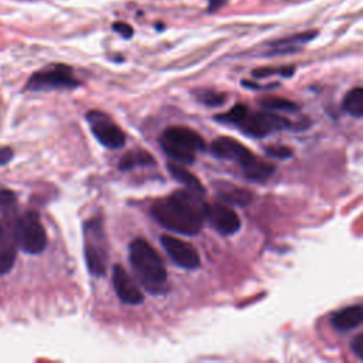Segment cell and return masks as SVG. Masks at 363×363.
Listing matches in <instances>:
<instances>
[{
	"label": "cell",
	"instance_id": "ba28073f",
	"mask_svg": "<svg viewBox=\"0 0 363 363\" xmlns=\"http://www.w3.org/2000/svg\"><path fill=\"white\" fill-rule=\"evenodd\" d=\"M294 124L286 116H281L274 114L273 111H261L246 116L238 128L243 131L246 135L251 138H266L270 134L284 131V129H294Z\"/></svg>",
	"mask_w": 363,
	"mask_h": 363
},
{
	"label": "cell",
	"instance_id": "5bb4252c",
	"mask_svg": "<svg viewBox=\"0 0 363 363\" xmlns=\"http://www.w3.org/2000/svg\"><path fill=\"white\" fill-rule=\"evenodd\" d=\"M214 186L217 188L218 197L223 200L225 203L231 205V206L245 208V206H249L254 199L250 190L234 186V185H229L226 184V182H218V184H216Z\"/></svg>",
	"mask_w": 363,
	"mask_h": 363
},
{
	"label": "cell",
	"instance_id": "484cf974",
	"mask_svg": "<svg viewBox=\"0 0 363 363\" xmlns=\"http://www.w3.org/2000/svg\"><path fill=\"white\" fill-rule=\"evenodd\" d=\"M351 349L359 360H363V334H359L353 338L352 344H351Z\"/></svg>",
	"mask_w": 363,
	"mask_h": 363
},
{
	"label": "cell",
	"instance_id": "5b68a950",
	"mask_svg": "<svg viewBox=\"0 0 363 363\" xmlns=\"http://www.w3.org/2000/svg\"><path fill=\"white\" fill-rule=\"evenodd\" d=\"M84 254L90 274L104 277L108 264V245L101 217L88 220L84 225Z\"/></svg>",
	"mask_w": 363,
	"mask_h": 363
},
{
	"label": "cell",
	"instance_id": "9a60e30c",
	"mask_svg": "<svg viewBox=\"0 0 363 363\" xmlns=\"http://www.w3.org/2000/svg\"><path fill=\"white\" fill-rule=\"evenodd\" d=\"M16 253H17V243L13 227L8 231L2 230L0 234V275L8 274L16 261Z\"/></svg>",
	"mask_w": 363,
	"mask_h": 363
},
{
	"label": "cell",
	"instance_id": "d6986e66",
	"mask_svg": "<svg viewBox=\"0 0 363 363\" xmlns=\"http://www.w3.org/2000/svg\"><path fill=\"white\" fill-rule=\"evenodd\" d=\"M260 105L267 111H284V112H295L299 110V105L294 101L281 98V97H266L260 99Z\"/></svg>",
	"mask_w": 363,
	"mask_h": 363
},
{
	"label": "cell",
	"instance_id": "44dd1931",
	"mask_svg": "<svg viewBox=\"0 0 363 363\" xmlns=\"http://www.w3.org/2000/svg\"><path fill=\"white\" fill-rule=\"evenodd\" d=\"M249 107L245 105V104H237L234 105L229 112L226 114H221V115H217L214 119L218 121V123L225 124V125H236V127H240L241 124H243V121L246 119V116L249 115Z\"/></svg>",
	"mask_w": 363,
	"mask_h": 363
},
{
	"label": "cell",
	"instance_id": "cb8c5ba5",
	"mask_svg": "<svg viewBox=\"0 0 363 363\" xmlns=\"http://www.w3.org/2000/svg\"><path fill=\"white\" fill-rule=\"evenodd\" d=\"M266 153L270 158H275V159H279V160H286V159H290L294 155V151L290 147L273 145V147H267L266 148Z\"/></svg>",
	"mask_w": 363,
	"mask_h": 363
},
{
	"label": "cell",
	"instance_id": "3957f363",
	"mask_svg": "<svg viewBox=\"0 0 363 363\" xmlns=\"http://www.w3.org/2000/svg\"><path fill=\"white\" fill-rule=\"evenodd\" d=\"M210 151L218 159L230 160L240 165L246 179L253 182H266L275 171L271 164L260 160L243 144L229 136H220L213 140Z\"/></svg>",
	"mask_w": 363,
	"mask_h": 363
},
{
	"label": "cell",
	"instance_id": "7402d4cb",
	"mask_svg": "<svg viewBox=\"0 0 363 363\" xmlns=\"http://www.w3.org/2000/svg\"><path fill=\"white\" fill-rule=\"evenodd\" d=\"M196 98L199 99V103L205 104L208 107H221L226 103L227 97L213 90H200L196 91Z\"/></svg>",
	"mask_w": 363,
	"mask_h": 363
},
{
	"label": "cell",
	"instance_id": "4fadbf2b",
	"mask_svg": "<svg viewBox=\"0 0 363 363\" xmlns=\"http://www.w3.org/2000/svg\"><path fill=\"white\" fill-rule=\"evenodd\" d=\"M316 36H318V32L311 30V32H302L298 34H292L290 37L275 40V42L268 43V50L264 54L267 57H273V55H287V54L299 53L302 49H304V46L312 42Z\"/></svg>",
	"mask_w": 363,
	"mask_h": 363
},
{
	"label": "cell",
	"instance_id": "7c38bea8",
	"mask_svg": "<svg viewBox=\"0 0 363 363\" xmlns=\"http://www.w3.org/2000/svg\"><path fill=\"white\" fill-rule=\"evenodd\" d=\"M112 284L118 298L127 305H139L144 302V294L135 284V281L125 271L123 266H114L112 268Z\"/></svg>",
	"mask_w": 363,
	"mask_h": 363
},
{
	"label": "cell",
	"instance_id": "6da1fadb",
	"mask_svg": "<svg viewBox=\"0 0 363 363\" xmlns=\"http://www.w3.org/2000/svg\"><path fill=\"white\" fill-rule=\"evenodd\" d=\"M203 197L189 189L177 190L156 200L151 208V214L160 226L171 231L195 236L205 223Z\"/></svg>",
	"mask_w": 363,
	"mask_h": 363
},
{
	"label": "cell",
	"instance_id": "f1b7e54d",
	"mask_svg": "<svg viewBox=\"0 0 363 363\" xmlns=\"http://www.w3.org/2000/svg\"><path fill=\"white\" fill-rule=\"evenodd\" d=\"M229 0H208L209 3V12H217L218 9L223 8Z\"/></svg>",
	"mask_w": 363,
	"mask_h": 363
},
{
	"label": "cell",
	"instance_id": "8fae6325",
	"mask_svg": "<svg viewBox=\"0 0 363 363\" xmlns=\"http://www.w3.org/2000/svg\"><path fill=\"white\" fill-rule=\"evenodd\" d=\"M205 220L221 236H233L241 227L238 214L225 203L205 205Z\"/></svg>",
	"mask_w": 363,
	"mask_h": 363
},
{
	"label": "cell",
	"instance_id": "ffe728a7",
	"mask_svg": "<svg viewBox=\"0 0 363 363\" xmlns=\"http://www.w3.org/2000/svg\"><path fill=\"white\" fill-rule=\"evenodd\" d=\"M344 110L355 118L363 116V90L356 87L351 90L344 99Z\"/></svg>",
	"mask_w": 363,
	"mask_h": 363
},
{
	"label": "cell",
	"instance_id": "4316f807",
	"mask_svg": "<svg viewBox=\"0 0 363 363\" xmlns=\"http://www.w3.org/2000/svg\"><path fill=\"white\" fill-rule=\"evenodd\" d=\"M14 200H16V196L12 190H0V206L10 205Z\"/></svg>",
	"mask_w": 363,
	"mask_h": 363
},
{
	"label": "cell",
	"instance_id": "30bf717a",
	"mask_svg": "<svg viewBox=\"0 0 363 363\" xmlns=\"http://www.w3.org/2000/svg\"><path fill=\"white\" fill-rule=\"evenodd\" d=\"M160 243H162L166 254L177 267L185 270L199 268L200 255L197 250L190 243H188V241L165 234L160 237Z\"/></svg>",
	"mask_w": 363,
	"mask_h": 363
},
{
	"label": "cell",
	"instance_id": "277c9868",
	"mask_svg": "<svg viewBox=\"0 0 363 363\" xmlns=\"http://www.w3.org/2000/svg\"><path fill=\"white\" fill-rule=\"evenodd\" d=\"M162 151L180 165H192L196 152H203L206 144L196 131L185 127H171L159 139Z\"/></svg>",
	"mask_w": 363,
	"mask_h": 363
},
{
	"label": "cell",
	"instance_id": "f546056e",
	"mask_svg": "<svg viewBox=\"0 0 363 363\" xmlns=\"http://www.w3.org/2000/svg\"><path fill=\"white\" fill-rule=\"evenodd\" d=\"M2 230H3V227H2V225H0V234H2Z\"/></svg>",
	"mask_w": 363,
	"mask_h": 363
},
{
	"label": "cell",
	"instance_id": "8992f818",
	"mask_svg": "<svg viewBox=\"0 0 363 363\" xmlns=\"http://www.w3.org/2000/svg\"><path fill=\"white\" fill-rule=\"evenodd\" d=\"M17 247L27 254L43 253L47 246V234L40 221V217L34 212H27L20 217L13 227Z\"/></svg>",
	"mask_w": 363,
	"mask_h": 363
},
{
	"label": "cell",
	"instance_id": "7a4b0ae2",
	"mask_svg": "<svg viewBox=\"0 0 363 363\" xmlns=\"http://www.w3.org/2000/svg\"><path fill=\"white\" fill-rule=\"evenodd\" d=\"M129 263L135 277L151 294H160L168 282V273L158 251L144 238H135L129 246Z\"/></svg>",
	"mask_w": 363,
	"mask_h": 363
},
{
	"label": "cell",
	"instance_id": "ac0fdd59",
	"mask_svg": "<svg viewBox=\"0 0 363 363\" xmlns=\"http://www.w3.org/2000/svg\"><path fill=\"white\" fill-rule=\"evenodd\" d=\"M153 165H156V160L149 152L144 149H134V151L127 152L123 158H121L118 166L123 172H127L135 168H140V166L145 168V166H153Z\"/></svg>",
	"mask_w": 363,
	"mask_h": 363
},
{
	"label": "cell",
	"instance_id": "9c48e42d",
	"mask_svg": "<svg viewBox=\"0 0 363 363\" xmlns=\"http://www.w3.org/2000/svg\"><path fill=\"white\" fill-rule=\"evenodd\" d=\"M87 121L92 135L101 145H104L108 149H119L125 145L127 136L124 131L107 114L90 111L87 114Z\"/></svg>",
	"mask_w": 363,
	"mask_h": 363
},
{
	"label": "cell",
	"instance_id": "e0dca14e",
	"mask_svg": "<svg viewBox=\"0 0 363 363\" xmlns=\"http://www.w3.org/2000/svg\"><path fill=\"white\" fill-rule=\"evenodd\" d=\"M168 171L177 182H180L182 185H185L186 189H189V190H192L200 196L206 195V189L203 185H201V182L193 173H190L184 165L169 164Z\"/></svg>",
	"mask_w": 363,
	"mask_h": 363
},
{
	"label": "cell",
	"instance_id": "2e32d148",
	"mask_svg": "<svg viewBox=\"0 0 363 363\" xmlns=\"http://www.w3.org/2000/svg\"><path fill=\"white\" fill-rule=\"evenodd\" d=\"M363 321V308L362 305H351L340 310L332 315V327L338 331L348 332L358 328Z\"/></svg>",
	"mask_w": 363,
	"mask_h": 363
},
{
	"label": "cell",
	"instance_id": "83f0119b",
	"mask_svg": "<svg viewBox=\"0 0 363 363\" xmlns=\"http://www.w3.org/2000/svg\"><path fill=\"white\" fill-rule=\"evenodd\" d=\"M13 158V152L9 148H0V166L9 164Z\"/></svg>",
	"mask_w": 363,
	"mask_h": 363
},
{
	"label": "cell",
	"instance_id": "603a6c76",
	"mask_svg": "<svg viewBox=\"0 0 363 363\" xmlns=\"http://www.w3.org/2000/svg\"><path fill=\"white\" fill-rule=\"evenodd\" d=\"M295 73V67L288 66V67H263V68H257L253 71V77L255 78H267L271 75H281V77H292Z\"/></svg>",
	"mask_w": 363,
	"mask_h": 363
},
{
	"label": "cell",
	"instance_id": "d4e9b609",
	"mask_svg": "<svg viewBox=\"0 0 363 363\" xmlns=\"http://www.w3.org/2000/svg\"><path fill=\"white\" fill-rule=\"evenodd\" d=\"M112 30L115 33H118L121 37H124V38H131L134 36V29L127 25V23H123V22H116L112 25Z\"/></svg>",
	"mask_w": 363,
	"mask_h": 363
},
{
	"label": "cell",
	"instance_id": "52a82bcc",
	"mask_svg": "<svg viewBox=\"0 0 363 363\" xmlns=\"http://www.w3.org/2000/svg\"><path fill=\"white\" fill-rule=\"evenodd\" d=\"M79 86L73 68L66 64H54L42 71L34 73L27 82L26 90L33 92L50 90H71Z\"/></svg>",
	"mask_w": 363,
	"mask_h": 363
}]
</instances>
